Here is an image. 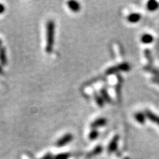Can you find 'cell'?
<instances>
[{
  "label": "cell",
  "mask_w": 159,
  "mask_h": 159,
  "mask_svg": "<svg viewBox=\"0 0 159 159\" xmlns=\"http://www.w3.org/2000/svg\"><path fill=\"white\" fill-rule=\"evenodd\" d=\"M69 8L74 12H78L80 10L81 7L78 2L76 1H69L68 3Z\"/></svg>",
  "instance_id": "cell-4"
},
{
  "label": "cell",
  "mask_w": 159,
  "mask_h": 159,
  "mask_svg": "<svg viewBox=\"0 0 159 159\" xmlns=\"http://www.w3.org/2000/svg\"><path fill=\"white\" fill-rule=\"evenodd\" d=\"M55 25L52 20H49L47 23V45H46V52L50 53L53 49L55 43Z\"/></svg>",
  "instance_id": "cell-1"
},
{
  "label": "cell",
  "mask_w": 159,
  "mask_h": 159,
  "mask_svg": "<svg viewBox=\"0 0 159 159\" xmlns=\"http://www.w3.org/2000/svg\"><path fill=\"white\" fill-rule=\"evenodd\" d=\"M0 63L1 66H6L7 63V53H6V49L4 47L0 49Z\"/></svg>",
  "instance_id": "cell-3"
},
{
  "label": "cell",
  "mask_w": 159,
  "mask_h": 159,
  "mask_svg": "<svg viewBox=\"0 0 159 159\" xmlns=\"http://www.w3.org/2000/svg\"><path fill=\"white\" fill-rule=\"evenodd\" d=\"M105 123H106V119L103 118H99L98 119H97V120H95L94 122H93L91 126L92 128H98V127H101L105 125Z\"/></svg>",
  "instance_id": "cell-5"
},
{
  "label": "cell",
  "mask_w": 159,
  "mask_h": 159,
  "mask_svg": "<svg viewBox=\"0 0 159 159\" xmlns=\"http://www.w3.org/2000/svg\"><path fill=\"white\" fill-rule=\"evenodd\" d=\"M5 11V6H4L2 4L0 3V14H2V13H3Z\"/></svg>",
  "instance_id": "cell-10"
},
{
  "label": "cell",
  "mask_w": 159,
  "mask_h": 159,
  "mask_svg": "<svg viewBox=\"0 0 159 159\" xmlns=\"http://www.w3.org/2000/svg\"><path fill=\"white\" fill-rule=\"evenodd\" d=\"M116 140L113 141V142H111V144H110V146H109V150L114 151L115 150V148H116Z\"/></svg>",
  "instance_id": "cell-9"
},
{
  "label": "cell",
  "mask_w": 159,
  "mask_h": 159,
  "mask_svg": "<svg viewBox=\"0 0 159 159\" xmlns=\"http://www.w3.org/2000/svg\"><path fill=\"white\" fill-rule=\"evenodd\" d=\"M98 136V132L96 130H93L89 134V139L91 140H94V139H96Z\"/></svg>",
  "instance_id": "cell-6"
},
{
  "label": "cell",
  "mask_w": 159,
  "mask_h": 159,
  "mask_svg": "<svg viewBox=\"0 0 159 159\" xmlns=\"http://www.w3.org/2000/svg\"><path fill=\"white\" fill-rule=\"evenodd\" d=\"M3 73V69H2V66L0 65V75H2Z\"/></svg>",
  "instance_id": "cell-11"
},
{
  "label": "cell",
  "mask_w": 159,
  "mask_h": 159,
  "mask_svg": "<svg viewBox=\"0 0 159 159\" xmlns=\"http://www.w3.org/2000/svg\"><path fill=\"white\" fill-rule=\"evenodd\" d=\"M152 39V38L150 35H145L143 37V41H144V42H146V43L151 42Z\"/></svg>",
  "instance_id": "cell-8"
},
{
  "label": "cell",
  "mask_w": 159,
  "mask_h": 159,
  "mask_svg": "<svg viewBox=\"0 0 159 159\" xmlns=\"http://www.w3.org/2000/svg\"><path fill=\"white\" fill-rule=\"evenodd\" d=\"M2 40L0 39V49L2 48Z\"/></svg>",
  "instance_id": "cell-12"
},
{
  "label": "cell",
  "mask_w": 159,
  "mask_h": 159,
  "mask_svg": "<svg viewBox=\"0 0 159 159\" xmlns=\"http://www.w3.org/2000/svg\"><path fill=\"white\" fill-rule=\"evenodd\" d=\"M73 139V136L72 134H67L63 136L62 138H61L57 141V145L58 147H62L64 146V145L67 144L68 143H69L71 142V140Z\"/></svg>",
  "instance_id": "cell-2"
},
{
  "label": "cell",
  "mask_w": 159,
  "mask_h": 159,
  "mask_svg": "<svg viewBox=\"0 0 159 159\" xmlns=\"http://www.w3.org/2000/svg\"><path fill=\"white\" fill-rule=\"evenodd\" d=\"M95 99H96L97 103L99 105V107H102L103 101L102 97H100L97 94H95Z\"/></svg>",
  "instance_id": "cell-7"
}]
</instances>
